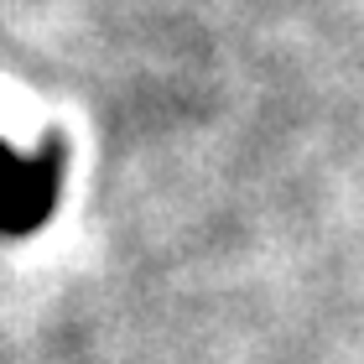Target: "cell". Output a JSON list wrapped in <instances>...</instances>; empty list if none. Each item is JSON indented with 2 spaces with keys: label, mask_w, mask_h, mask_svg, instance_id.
Returning <instances> with one entry per match:
<instances>
[{
  "label": "cell",
  "mask_w": 364,
  "mask_h": 364,
  "mask_svg": "<svg viewBox=\"0 0 364 364\" xmlns=\"http://www.w3.org/2000/svg\"><path fill=\"white\" fill-rule=\"evenodd\" d=\"M63 188V146L47 141L37 151H11L0 141V235L21 240L42 229L58 208Z\"/></svg>",
  "instance_id": "1"
}]
</instances>
